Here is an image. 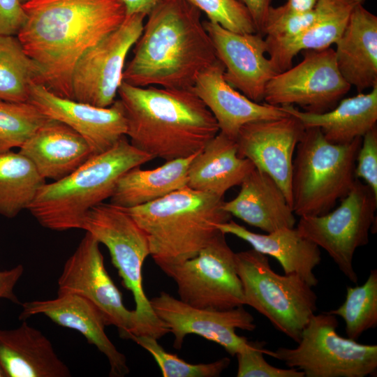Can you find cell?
<instances>
[{"mask_svg":"<svg viewBox=\"0 0 377 377\" xmlns=\"http://www.w3.org/2000/svg\"><path fill=\"white\" fill-rule=\"evenodd\" d=\"M17 34L40 68V83L72 99L71 77L81 56L117 29L126 16L121 0H31Z\"/></svg>","mask_w":377,"mask_h":377,"instance_id":"obj_1","label":"cell"},{"mask_svg":"<svg viewBox=\"0 0 377 377\" xmlns=\"http://www.w3.org/2000/svg\"><path fill=\"white\" fill-rule=\"evenodd\" d=\"M200 11L186 0H162L147 15L122 81L135 87L191 89L218 61Z\"/></svg>","mask_w":377,"mask_h":377,"instance_id":"obj_2","label":"cell"},{"mask_svg":"<svg viewBox=\"0 0 377 377\" xmlns=\"http://www.w3.org/2000/svg\"><path fill=\"white\" fill-rule=\"evenodd\" d=\"M126 136L135 148L166 161L200 151L219 132L216 120L191 89L135 87L118 90Z\"/></svg>","mask_w":377,"mask_h":377,"instance_id":"obj_3","label":"cell"},{"mask_svg":"<svg viewBox=\"0 0 377 377\" xmlns=\"http://www.w3.org/2000/svg\"><path fill=\"white\" fill-rule=\"evenodd\" d=\"M223 198L186 186L151 202L127 208L145 232L154 263H179L196 256L231 216Z\"/></svg>","mask_w":377,"mask_h":377,"instance_id":"obj_4","label":"cell"},{"mask_svg":"<svg viewBox=\"0 0 377 377\" xmlns=\"http://www.w3.org/2000/svg\"><path fill=\"white\" fill-rule=\"evenodd\" d=\"M153 159L124 136L110 149L91 156L64 178L45 183L28 210L47 229H81L86 213L110 198L117 181L125 172Z\"/></svg>","mask_w":377,"mask_h":377,"instance_id":"obj_5","label":"cell"},{"mask_svg":"<svg viewBox=\"0 0 377 377\" xmlns=\"http://www.w3.org/2000/svg\"><path fill=\"white\" fill-rule=\"evenodd\" d=\"M362 138L346 144L327 140L318 128L304 130L295 149L292 209L299 217L320 216L352 189Z\"/></svg>","mask_w":377,"mask_h":377,"instance_id":"obj_6","label":"cell"},{"mask_svg":"<svg viewBox=\"0 0 377 377\" xmlns=\"http://www.w3.org/2000/svg\"><path fill=\"white\" fill-rule=\"evenodd\" d=\"M81 229L92 235L108 249L125 288L133 296L139 325V336L156 339L169 332L154 312L142 287V268L150 256L147 237L128 209L112 202H101L84 215Z\"/></svg>","mask_w":377,"mask_h":377,"instance_id":"obj_7","label":"cell"},{"mask_svg":"<svg viewBox=\"0 0 377 377\" xmlns=\"http://www.w3.org/2000/svg\"><path fill=\"white\" fill-rule=\"evenodd\" d=\"M235 259L244 305L253 307L277 330L298 343L317 310L312 287L296 274L276 273L267 256L253 249L235 253Z\"/></svg>","mask_w":377,"mask_h":377,"instance_id":"obj_8","label":"cell"},{"mask_svg":"<svg viewBox=\"0 0 377 377\" xmlns=\"http://www.w3.org/2000/svg\"><path fill=\"white\" fill-rule=\"evenodd\" d=\"M336 316L314 314L303 330L295 348L279 347L269 356L304 377H365L377 371V346L362 344L341 337Z\"/></svg>","mask_w":377,"mask_h":377,"instance_id":"obj_9","label":"cell"},{"mask_svg":"<svg viewBox=\"0 0 377 377\" xmlns=\"http://www.w3.org/2000/svg\"><path fill=\"white\" fill-rule=\"evenodd\" d=\"M376 208L377 195L356 179L350 191L334 210L320 216L300 217L296 228L323 249L345 276L356 283L358 276L353 264L354 253L369 242Z\"/></svg>","mask_w":377,"mask_h":377,"instance_id":"obj_10","label":"cell"},{"mask_svg":"<svg viewBox=\"0 0 377 377\" xmlns=\"http://www.w3.org/2000/svg\"><path fill=\"white\" fill-rule=\"evenodd\" d=\"M219 232L198 254L158 266L176 283L179 300L197 308L225 310L244 305L235 253Z\"/></svg>","mask_w":377,"mask_h":377,"instance_id":"obj_11","label":"cell"},{"mask_svg":"<svg viewBox=\"0 0 377 377\" xmlns=\"http://www.w3.org/2000/svg\"><path fill=\"white\" fill-rule=\"evenodd\" d=\"M145 17L126 15L117 29L81 56L72 73V99L100 108L115 101L126 58L142 32Z\"/></svg>","mask_w":377,"mask_h":377,"instance_id":"obj_12","label":"cell"},{"mask_svg":"<svg viewBox=\"0 0 377 377\" xmlns=\"http://www.w3.org/2000/svg\"><path fill=\"white\" fill-rule=\"evenodd\" d=\"M99 244L86 232L64 264L58 279L57 295L76 294L88 299L101 311L106 325L117 327L120 337L133 340L139 336L136 313L124 305L122 294L104 266Z\"/></svg>","mask_w":377,"mask_h":377,"instance_id":"obj_13","label":"cell"},{"mask_svg":"<svg viewBox=\"0 0 377 377\" xmlns=\"http://www.w3.org/2000/svg\"><path fill=\"white\" fill-rule=\"evenodd\" d=\"M302 52L300 63L268 82L264 101L276 106L297 105L312 113L328 111L351 87L337 68L333 48Z\"/></svg>","mask_w":377,"mask_h":377,"instance_id":"obj_14","label":"cell"},{"mask_svg":"<svg viewBox=\"0 0 377 377\" xmlns=\"http://www.w3.org/2000/svg\"><path fill=\"white\" fill-rule=\"evenodd\" d=\"M156 315L175 337L173 346L180 349L188 334H197L221 346L230 355L250 347L253 342L239 336L237 329L253 331V316L243 306L217 310L192 306L165 292L149 300Z\"/></svg>","mask_w":377,"mask_h":377,"instance_id":"obj_15","label":"cell"},{"mask_svg":"<svg viewBox=\"0 0 377 377\" xmlns=\"http://www.w3.org/2000/svg\"><path fill=\"white\" fill-rule=\"evenodd\" d=\"M305 128L295 117L258 120L244 125L235 138L237 154L269 175L292 207L293 155Z\"/></svg>","mask_w":377,"mask_h":377,"instance_id":"obj_16","label":"cell"},{"mask_svg":"<svg viewBox=\"0 0 377 377\" xmlns=\"http://www.w3.org/2000/svg\"><path fill=\"white\" fill-rule=\"evenodd\" d=\"M202 24L216 57L224 66L225 80L251 101L264 100L268 82L278 73L265 56L267 44L259 33H237L209 20Z\"/></svg>","mask_w":377,"mask_h":377,"instance_id":"obj_17","label":"cell"},{"mask_svg":"<svg viewBox=\"0 0 377 377\" xmlns=\"http://www.w3.org/2000/svg\"><path fill=\"white\" fill-rule=\"evenodd\" d=\"M28 102L50 119L61 121L81 135L93 155L113 147L126 133V119L119 99L100 108L61 97L45 85L34 82Z\"/></svg>","mask_w":377,"mask_h":377,"instance_id":"obj_18","label":"cell"},{"mask_svg":"<svg viewBox=\"0 0 377 377\" xmlns=\"http://www.w3.org/2000/svg\"><path fill=\"white\" fill-rule=\"evenodd\" d=\"M20 320L43 314L59 325L78 331L107 357L110 376L123 377L129 373L125 355L119 352L108 337L104 316L88 299L76 295H57L52 300L24 302Z\"/></svg>","mask_w":377,"mask_h":377,"instance_id":"obj_19","label":"cell"},{"mask_svg":"<svg viewBox=\"0 0 377 377\" xmlns=\"http://www.w3.org/2000/svg\"><path fill=\"white\" fill-rule=\"evenodd\" d=\"M223 72L218 60L198 75L191 88L216 120L219 132L235 140L247 123L288 115L281 106L251 101L225 80Z\"/></svg>","mask_w":377,"mask_h":377,"instance_id":"obj_20","label":"cell"},{"mask_svg":"<svg viewBox=\"0 0 377 377\" xmlns=\"http://www.w3.org/2000/svg\"><path fill=\"white\" fill-rule=\"evenodd\" d=\"M45 179L68 176L93 156L86 140L66 124L50 119L19 148Z\"/></svg>","mask_w":377,"mask_h":377,"instance_id":"obj_21","label":"cell"},{"mask_svg":"<svg viewBox=\"0 0 377 377\" xmlns=\"http://www.w3.org/2000/svg\"><path fill=\"white\" fill-rule=\"evenodd\" d=\"M337 68L359 93L377 85V17L363 4L352 11L334 43Z\"/></svg>","mask_w":377,"mask_h":377,"instance_id":"obj_22","label":"cell"},{"mask_svg":"<svg viewBox=\"0 0 377 377\" xmlns=\"http://www.w3.org/2000/svg\"><path fill=\"white\" fill-rule=\"evenodd\" d=\"M239 186L237 196L222 205L230 216L267 233L295 227L292 207L269 175L255 168Z\"/></svg>","mask_w":377,"mask_h":377,"instance_id":"obj_23","label":"cell"},{"mask_svg":"<svg viewBox=\"0 0 377 377\" xmlns=\"http://www.w3.org/2000/svg\"><path fill=\"white\" fill-rule=\"evenodd\" d=\"M0 367L4 377H69L50 340L24 320L17 328L0 330Z\"/></svg>","mask_w":377,"mask_h":377,"instance_id":"obj_24","label":"cell"},{"mask_svg":"<svg viewBox=\"0 0 377 377\" xmlns=\"http://www.w3.org/2000/svg\"><path fill=\"white\" fill-rule=\"evenodd\" d=\"M217 228L248 242L254 250L276 258L284 274H296L310 286H316L314 269L321 261L320 248L302 236L296 228H283L267 234L250 231L232 220L219 223Z\"/></svg>","mask_w":377,"mask_h":377,"instance_id":"obj_25","label":"cell"},{"mask_svg":"<svg viewBox=\"0 0 377 377\" xmlns=\"http://www.w3.org/2000/svg\"><path fill=\"white\" fill-rule=\"evenodd\" d=\"M365 0H318L315 20L304 32L288 40L265 38L267 53L276 72L292 66L293 58L304 50H320L334 44L346 28L353 9Z\"/></svg>","mask_w":377,"mask_h":377,"instance_id":"obj_26","label":"cell"},{"mask_svg":"<svg viewBox=\"0 0 377 377\" xmlns=\"http://www.w3.org/2000/svg\"><path fill=\"white\" fill-rule=\"evenodd\" d=\"M254 168L251 161L238 156L235 140L219 132L191 161L187 186L223 198L227 191L239 186Z\"/></svg>","mask_w":377,"mask_h":377,"instance_id":"obj_27","label":"cell"},{"mask_svg":"<svg viewBox=\"0 0 377 377\" xmlns=\"http://www.w3.org/2000/svg\"><path fill=\"white\" fill-rule=\"evenodd\" d=\"M281 107L305 129L318 128L329 142L346 144L362 138L376 126L377 85L369 93L343 98L334 109L321 113L300 110L292 105Z\"/></svg>","mask_w":377,"mask_h":377,"instance_id":"obj_28","label":"cell"},{"mask_svg":"<svg viewBox=\"0 0 377 377\" xmlns=\"http://www.w3.org/2000/svg\"><path fill=\"white\" fill-rule=\"evenodd\" d=\"M196 154L165 161L154 169L143 170L140 166L130 169L117 181L110 202L131 208L151 202L187 186L188 167Z\"/></svg>","mask_w":377,"mask_h":377,"instance_id":"obj_29","label":"cell"},{"mask_svg":"<svg viewBox=\"0 0 377 377\" xmlns=\"http://www.w3.org/2000/svg\"><path fill=\"white\" fill-rule=\"evenodd\" d=\"M45 183L27 157L12 150L0 152V214L12 219L28 209Z\"/></svg>","mask_w":377,"mask_h":377,"instance_id":"obj_30","label":"cell"},{"mask_svg":"<svg viewBox=\"0 0 377 377\" xmlns=\"http://www.w3.org/2000/svg\"><path fill=\"white\" fill-rule=\"evenodd\" d=\"M40 68L17 36L0 34V100L28 102L32 83H40Z\"/></svg>","mask_w":377,"mask_h":377,"instance_id":"obj_31","label":"cell"},{"mask_svg":"<svg viewBox=\"0 0 377 377\" xmlns=\"http://www.w3.org/2000/svg\"><path fill=\"white\" fill-rule=\"evenodd\" d=\"M328 313L345 322L348 338L357 340L364 332L377 325V270H371L361 286H347L346 299L337 309Z\"/></svg>","mask_w":377,"mask_h":377,"instance_id":"obj_32","label":"cell"},{"mask_svg":"<svg viewBox=\"0 0 377 377\" xmlns=\"http://www.w3.org/2000/svg\"><path fill=\"white\" fill-rule=\"evenodd\" d=\"M50 119L29 102L0 100V152L20 148Z\"/></svg>","mask_w":377,"mask_h":377,"instance_id":"obj_33","label":"cell"},{"mask_svg":"<svg viewBox=\"0 0 377 377\" xmlns=\"http://www.w3.org/2000/svg\"><path fill=\"white\" fill-rule=\"evenodd\" d=\"M157 340L151 336L140 335L132 341L152 355L163 377H217L230 363L228 357H223L207 364H191L165 351Z\"/></svg>","mask_w":377,"mask_h":377,"instance_id":"obj_34","label":"cell"},{"mask_svg":"<svg viewBox=\"0 0 377 377\" xmlns=\"http://www.w3.org/2000/svg\"><path fill=\"white\" fill-rule=\"evenodd\" d=\"M315 20L314 9L299 12L286 3L270 6L266 13L260 34L273 40H288L307 29Z\"/></svg>","mask_w":377,"mask_h":377,"instance_id":"obj_35","label":"cell"},{"mask_svg":"<svg viewBox=\"0 0 377 377\" xmlns=\"http://www.w3.org/2000/svg\"><path fill=\"white\" fill-rule=\"evenodd\" d=\"M209 21L237 33H257L246 8L236 0H186Z\"/></svg>","mask_w":377,"mask_h":377,"instance_id":"obj_36","label":"cell"},{"mask_svg":"<svg viewBox=\"0 0 377 377\" xmlns=\"http://www.w3.org/2000/svg\"><path fill=\"white\" fill-rule=\"evenodd\" d=\"M264 342H253L248 348L236 355L237 377H304V374L294 368L281 369L272 366L263 357L269 350L263 348Z\"/></svg>","mask_w":377,"mask_h":377,"instance_id":"obj_37","label":"cell"},{"mask_svg":"<svg viewBox=\"0 0 377 377\" xmlns=\"http://www.w3.org/2000/svg\"><path fill=\"white\" fill-rule=\"evenodd\" d=\"M355 177L364 180L377 195V128L369 131L362 138L357 154Z\"/></svg>","mask_w":377,"mask_h":377,"instance_id":"obj_38","label":"cell"},{"mask_svg":"<svg viewBox=\"0 0 377 377\" xmlns=\"http://www.w3.org/2000/svg\"><path fill=\"white\" fill-rule=\"evenodd\" d=\"M26 17L20 0H0V34L17 36Z\"/></svg>","mask_w":377,"mask_h":377,"instance_id":"obj_39","label":"cell"},{"mask_svg":"<svg viewBox=\"0 0 377 377\" xmlns=\"http://www.w3.org/2000/svg\"><path fill=\"white\" fill-rule=\"evenodd\" d=\"M22 265L5 271H0V298H5L16 304H21L14 293V288L22 273Z\"/></svg>","mask_w":377,"mask_h":377,"instance_id":"obj_40","label":"cell"},{"mask_svg":"<svg viewBox=\"0 0 377 377\" xmlns=\"http://www.w3.org/2000/svg\"><path fill=\"white\" fill-rule=\"evenodd\" d=\"M248 10L256 27L257 33L260 34L266 13L273 0H236Z\"/></svg>","mask_w":377,"mask_h":377,"instance_id":"obj_41","label":"cell"},{"mask_svg":"<svg viewBox=\"0 0 377 377\" xmlns=\"http://www.w3.org/2000/svg\"><path fill=\"white\" fill-rule=\"evenodd\" d=\"M126 9V15L142 13L146 16L162 0H121Z\"/></svg>","mask_w":377,"mask_h":377,"instance_id":"obj_42","label":"cell"},{"mask_svg":"<svg viewBox=\"0 0 377 377\" xmlns=\"http://www.w3.org/2000/svg\"><path fill=\"white\" fill-rule=\"evenodd\" d=\"M318 0H287L286 4L299 12H306L314 8Z\"/></svg>","mask_w":377,"mask_h":377,"instance_id":"obj_43","label":"cell"},{"mask_svg":"<svg viewBox=\"0 0 377 377\" xmlns=\"http://www.w3.org/2000/svg\"><path fill=\"white\" fill-rule=\"evenodd\" d=\"M31 0H20V3L23 5L24 3L29 1Z\"/></svg>","mask_w":377,"mask_h":377,"instance_id":"obj_44","label":"cell"},{"mask_svg":"<svg viewBox=\"0 0 377 377\" xmlns=\"http://www.w3.org/2000/svg\"><path fill=\"white\" fill-rule=\"evenodd\" d=\"M0 377H4L3 374L1 369V367H0Z\"/></svg>","mask_w":377,"mask_h":377,"instance_id":"obj_45","label":"cell"}]
</instances>
